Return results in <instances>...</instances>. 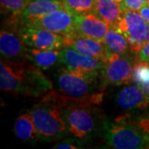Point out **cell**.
<instances>
[{"label": "cell", "instance_id": "cell-18", "mask_svg": "<svg viewBox=\"0 0 149 149\" xmlns=\"http://www.w3.org/2000/svg\"><path fill=\"white\" fill-rule=\"evenodd\" d=\"M61 9H65V8L61 0H32L25 10L22 12L21 17L25 18L44 16Z\"/></svg>", "mask_w": 149, "mask_h": 149}, {"label": "cell", "instance_id": "cell-10", "mask_svg": "<svg viewBox=\"0 0 149 149\" xmlns=\"http://www.w3.org/2000/svg\"><path fill=\"white\" fill-rule=\"evenodd\" d=\"M61 65L75 74L97 77L100 76L105 61L83 55L72 48L64 47L61 50Z\"/></svg>", "mask_w": 149, "mask_h": 149}, {"label": "cell", "instance_id": "cell-21", "mask_svg": "<svg viewBox=\"0 0 149 149\" xmlns=\"http://www.w3.org/2000/svg\"><path fill=\"white\" fill-rule=\"evenodd\" d=\"M32 0H0L1 13L6 19H18Z\"/></svg>", "mask_w": 149, "mask_h": 149}, {"label": "cell", "instance_id": "cell-20", "mask_svg": "<svg viewBox=\"0 0 149 149\" xmlns=\"http://www.w3.org/2000/svg\"><path fill=\"white\" fill-rule=\"evenodd\" d=\"M65 9L75 16L95 13L97 0H61Z\"/></svg>", "mask_w": 149, "mask_h": 149}, {"label": "cell", "instance_id": "cell-19", "mask_svg": "<svg viewBox=\"0 0 149 149\" xmlns=\"http://www.w3.org/2000/svg\"><path fill=\"white\" fill-rule=\"evenodd\" d=\"M103 42L108 56L112 54H124L131 52L126 37L114 29H109Z\"/></svg>", "mask_w": 149, "mask_h": 149}, {"label": "cell", "instance_id": "cell-1", "mask_svg": "<svg viewBox=\"0 0 149 149\" xmlns=\"http://www.w3.org/2000/svg\"><path fill=\"white\" fill-rule=\"evenodd\" d=\"M0 88L15 96L39 98L53 90V84L42 70L27 60L11 61L2 58Z\"/></svg>", "mask_w": 149, "mask_h": 149}, {"label": "cell", "instance_id": "cell-8", "mask_svg": "<svg viewBox=\"0 0 149 149\" xmlns=\"http://www.w3.org/2000/svg\"><path fill=\"white\" fill-rule=\"evenodd\" d=\"M132 52L124 54H112L108 56L101 70L100 78L105 87L122 85L132 82L133 69L135 64Z\"/></svg>", "mask_w": 149, "mask_h": 149}, {"label": "cell", "instance_id": "cell-2", "mask_svg": "<svg viewBox=\"0 0 149 149\" xmlns=\"http://www.w3.org/2000/svg\"><path fill=\"white\" fill-rule=\"evenodd\" d=\"M69 98L54 90L40 96L30 109L40 141L56 142L70 134L65 121Z\"/></svg>", "mask_w": 149, "mask_h": 149}, {"label": "cell", "instance_id": "cell-22", "mask_svg": "<svg viewBox=\"0 0 149 149\" xmlns=\"http://www.w3.org/2000/svg\"><path fill=\"white\" fill-rule=\"evenodd\" d=\"M136 84L143 86L149 83V63L138 60L133 65V80Z\"/></svg>", "mask_w": 149, "mask_h": 149}, {"label": "cell", "instance_id": "cell-5", "mask_svg": "<svg viewBox=\"0 0 149 149\" xmlns=\"http://www.w3.org/2000/svg\"><path fill=\"white\" fill-rule=\"evenodd\" d=\"M96 106L89 102L69 98L65 107V121L72 136L86 141L100 131L104 118Z\"/></svg>", "mask_w": 149, "mask_h": 149}, {"label": "cell", "instance_id": "cell-12", "mask_svg": "<svg viewBox=\"0 0 149 149\" xmlns=\"http://www.w3.org/2000/svg\"><path fill=\"white\" fill-rule=\"evenodd\" d=\"M117 106L127 112L144 110L149 106V97L141 85H131L123 87L115 96Z\"/></svg>", "mask_w": 149, "mask_h": 149}, {"label": "cell", "instance_id": "cell-6", "mask_svg": "<svg viewBox=\"0 0 149 149\" xmlns=\"http://www.w3.org/2000/svg\"><path fill=\"white\" fill-rule=\"evenodd\" d=\"M114 30L126 37L133 53L138 54L149 42V23L144 20L139 12L123 11Z\"/></svg>", "mask_w": 149, "mask_h": 149}, {"label": "cell", "instance_id": "cell-28", "mask_svg": "<svg viewBox=\"0 0 149 149\" xmlns=\"http://www.w3.org/2000/svg\"><path fill=\"white\" fill-rule=\"evenodd\" d=\"M143 88L144 89V91H145V92L147 93V95H148L149 97V83L148 84H147V85H143V86H142Z\"/></svg>", "mask_w": 149, "mask_h": 149}, {"label": "cell", "instance_id": "cell-13", "mask_svg": "<svg viewBox=\"0 0 149 149\" xmlns=\"http://www.w3.org/2000/svg\"><path fill=\"white\" fill-rule=\"evenodd\" d=\"M109 27L105 22L95 14L76 16L75 32L74 36L88 37L100 42H104ZM71 37V36H70Z\"/></svg>", "mask_w": 149, "mask_h": 149}, {"label": "cell", "instance_id": "cell-29", "mask_svg": "<svg viewBox=\"0 0 149 149\" xmlns=\"http://www.w3.org/2000/svg\"><path fill=\"white\" fill-rule=\"evenodd\" d=\"M113 1H115L116 3H118L119 4V3H122L123 0H113Z\"/></svg>", "mask_w": 149, "mask_h": 149}, {"label": "cell", "instance_id": "cell-3", "mask_svg": "<svg viewBox=\"0 0 149 149\" xmlns=\"http://www.w3.org/2000/svg\"><path fill=\"white\" fill-rule=\"evenodd\" d=\"M55 81L57 91L66 97L96 105L103 102L106 87L103 85L100 76H84L61 67L56 74Z\"/></svg>", "mask_w": 149, "mask_h": 149}, {"label": "cell", "instance_id": "cell-16", "mask_svg": "<svg viewBox=\"0 0 149 149\" xmlns=\"http://www.w3.org/2000/svg\"><path fill=\"white\" fill-rule=\"evenodd\" d=\"M94 14L105 22L110 29H114L121 17L122 10L113 0H97Z\"/></svg>", "mask_w": 149, "mask_h": 149}, {"label": "cell", "instance_id": "cell-24", "mask_svg": "<svg viewBox=\"0 0 149 149\" xmlns=\"http://www.w3.org/2000/svg\"><path fill=\"white\" fill-rule=\"evenodd\" d=\"M134 120L143 135L147 148H149V114L134 117Z\"/></svg>", "mask_w": 149, "mask_h": 149}, {"label": "cell", "instance_id": "cell-27", "mask_svg": "<svg viewBox=\"0 0 149 149\" xmlns=\"http://www.w3.org/2000/svg\"><path fill=\"white\" fill-rule=\"evenodd\" d=\"M140 15L144 18V20L149 23V7L148 6H144L143 8H141L139 12Z\"/></svg>", "mask_w": 149, "mask_h": 149}, {"label": "cell", "instance_id": "cell-23", "mask_svg": "<svg viewBox=\"0 0 149 149\" xmlns=\"http://www.w3.org/2000/svg\"><path fill=\"white\" fill-rule=\"evenodd\" d=\"M52 148L56 149L83 148H84V141L73 136V138H68V139L59 140Z\"/></svg>", "mask_w": 149, "mask_h": 149}, {"label": "cell", "instance_id": "cell-15", "mask_svg": "<svg viewBox=\"0 0 149 149\" xmlns=\"http://www.w3.org/2000/svg\"><path fill=\"white\" fill-rule=\"evenodd\" d=\"M26 58L41 70H49L61 64V50H42L27 47Z\"/></svg>", "mask_w": 149, "mask_h": 149}, {"label": "cell", "instance_id": "cell-26", "mask_svg": "<svg viewBox=\"0 0 149 149\" xmlns=\"http://www.w3.org/2000/svg\"><path fill=\"white\" fill-rule=\"evenodd\" d=\"M138 57L139 61H146L149 63V42L147 43L138 53Z\"/></svg>", "mask_w": 149, "mask_h": 149}, {"label": "cell", "instance_id": "cell-4", "mask_svg": "<svg viewBox=\"0 0 149 149\" xmlns=\"http://www.w3.org/2000/svg\"><path fill=\"white\" fill-rule=\"evenodd\" d=\"M100 133L109 148L117 149L147 148L144 137L128 113L113 119L104 118Z\"/></svg>", "mask_w": 149, "mask_h": 149}, {"label": "cell", "instance_id": "cell-25", "mask_svg": "<svg viewBox=\"0 0 149 149\" xmlns=\"http://www.w3.org/2000/svg\"><path fill=\"white\" fill-rule=\"evenodd\" d=\"M146 5L147 0H123L121 3H119L122 12L126 10L139 12L141 8Z\"/></svg>", "mask_w": 149, "mask_h": 149}, {"label": "cell", "instance_id": "cell-14", "mask_svg": "<svg viewBox=\"0 0 149 149\" xmlns=\"http://www.w3.org/2000/svg\"><path fill=\"white\" fill-rule=\"evenodd\" d=\"M74 49L80 53L106 61L108 60L104 42L80 36L65 37V47Z\"/></svg>", "mask_w": 149, "mask_h": 149}, {"label": "cell", "instance_id": "cell-9", "mask_svg": "<svg viewBox=\"0 0 149 149\" xmlns=\"http://www.w3.org/2000/svg\"><path fill=\"white\" fill-rule=\"evenodd\" d=\"M75 18V15L61 9L37 17H20V21L24 26L47 29L66 37L74 35Z\"/></svg>", "mask_w": 149, "mask_h": 149}, {"label": "cell", "instance_id": "cell-7", "mask_svg": "<svg viewBox=\"0 0 149 149\" xmlns=\"http://www.w3.org/2000/svg\"><path fill=\"white\" fill-rule=\"evenodd\" d=\"M27 47L22 34L20 18L6 19L0 32V52L2 58L11 61H26Z\"/></svg>", "mask_w": 149, "mask_h": 149}, {"label": "cell", "instance_id": "cell-17", "mask_svg": "<svg viewBox=\"0 0 149 149\" xmlns=\"http://www.w3.org/2000/svg\"><path fill=\"white\" fill-rule=\"evenodd\" d=\"M14 133L18 139L29 143L40 141V137L30 113H23L16 118L14 123Z\"/></svg>", "mask_w": 149, "mask_h": 149}, {"label": "cell", "instance_id": "cell-11", "mask_svg": "<svg viewBox=\"0 0 149 149\" xmlns=\"http://www.w3.org/2000/svg\"><path fill=\"white\" fill-rule=\"evenodd\" d=\"M22 34L27 47L42 50H61L65 47L64 36L47 29L27 27L22 24Z\"/></svg>", "mask_w": 149, "mask_h": 149}, {"label": "cell", "instance_id": "cell-30", "mask_svg": "<svg viewBox=\"0 0 149 149\" xmlns=\"http://www.w3.org/2000/svg\"><path fill=\"white\" fill-rule=\"evenodd\" d=\"M147 6L149 7V0H147Z\"/></svg>", "mask_w": 149, "mask_h": 149}]
</instances>
